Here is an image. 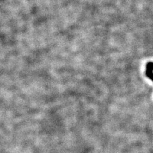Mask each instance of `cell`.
Here are the masks:
<instances>
[{"instance_id": "6da1fadb", "label": "cell", "mask_w": 153, "mask_h": 153, "mask_svg": "<svg viewBox=\"0 0 153 153\" xmlns=\"http://www.w3.org/2000/svg\"><path fill=\"white\" fill-rule=\"evenodd\" d=\"M152 69H153V66H152V62H150L149 63H148L147 66V75L148 77H149L151 79L152 76Z\"/></svg>"}]
</instances>
